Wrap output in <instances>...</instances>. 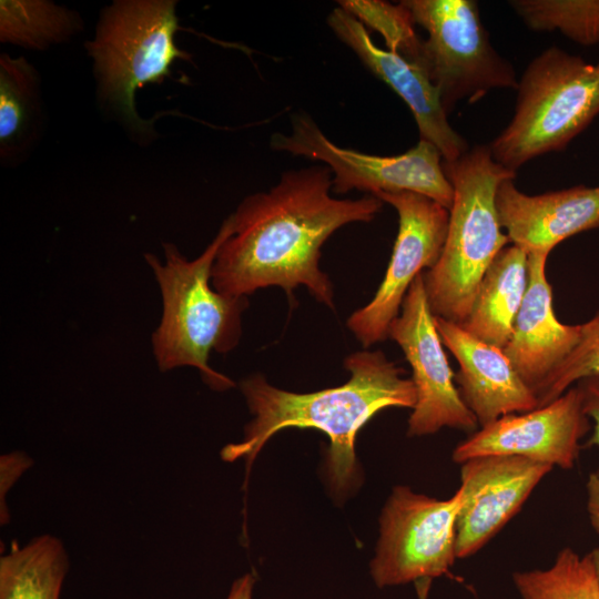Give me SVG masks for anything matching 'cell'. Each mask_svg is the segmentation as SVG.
I'll list each match as a JSON object with an SVG mask.
<instances>
[{
	"mask_svg": "<svg viewBox=\"0 0 599 599\" xmlns=\"http://www.w3.org/2000/svg\"><path fill=\"white\" fill-rule=\"evenodd\" d=\"M332 179L326 165L290 170L270 190L246 196L231 214L233 233L214 260L212 286L246 297L280 286L292 300L302 285L335 308L332 282L319 267L321 248L344 225L372 221L383 202L372 194L335 199Z\"/></svg>",
	"mask_w": 599,
	"mask_h": 599,
	"instance_id": "obj_1",
	"label": "cell"
},
{
	"mask_svg": "<svg viewBox=\"0 0 599 599\" xmlns=\"http://www.w3.org/2000/svg\"><path fill=\"white\" fill-rule=\"evenodd\" d=\"M349 379L337 387L298 394L272 386L262 374H253L240 388L254 418L244 437L221 450L225 461L245 458L247 470L265 443L287 427L316 428L331 441L327 474L336 493L347 491L356 480L355 438L378 412L389 407L414 408L416 389L412 378L382 351H359L344 359Z\"/></svg>",
	"mask_w": 599,
	"mask_h": 599,
	"instance_id": "obj_2",
	"label": "cell"
},
{
	"mask_svg": "<svg viewBox=\"0 0 599 599\" xmlns=\"http://www.w3.org/2000/svg\"><path fill=\"white\" fill-rule=\"evenodd\" d=\"M232 233L230 215L195 260L189 261L173 243L162 244L164 264L154 254H144L162 295V317L152 335L159 369L192 366L215 390L232 388L235 383L209 365L210 354H226L237 346L242 314L248 306L246 296L223 294L210 285L216 254Z\"/></svg>",
	"mask_w": 599,
	"mask_h": 599,
	"instance_id": "obj_3",
	"label": "cell"
},
{
	"mask_svg": "<svg viewBox=\"0 0 599 599\" xmlns=\"http://www.w3.org/2000/svg\"><path fill=\"white\" fill-rule=\"evenodd\" d=\"M175 0H114L105 6L85 42L102 111L139 144L156 138L154 120L140 116L135 92L172 78V65L191 61L175 41L181 29Z\"/></svg>",
	"mask_w": 599,
	"mask_h": 599,
	"instance_id": "obj_4",
	"label": "cell"
},
{
	"mask_svg": "<svg viewBox=\"0 0 599 599\" xmlns=\"http://www.w3.org/2000/svg\"><path fill=\"white\" fill-rule=\"evenodd\" d=\"M443 169L454 190L448 231L437 263L423 272V280L434 316L461 324L486 271L510 243L501 232L495 195L516 172L494 160L489 144L443 160Z\"/></svg>",
	"mask_w": 599,
	"mask_h": 599,
	"instance_id": "obj_5",
	"label": "cell"
},
{
	"mask_svg": "<svg viewBox=\"0 0 599 599\" xmlns=\"http://www.w3.org/2000/svg\"><path fill=\"white\" fill-rule=\"evenodd\" d=\"M516 90L514 115L489 144L494 160L512 172L566 149L599 114V61L547 48L527 65Z\"/></svg>",
	"mask_w": 599,
	"mask_h": 599,
	"instance_id": "obj_6",
	"label": "cell"
},
{
	"mask_svg": "<svg viewBox=\"0 0 599 599\" xmlns=\"http://www.w3.org/2000/svg\"><path fill=\"white\" fill-rule=\"evenodd\" d=\"M414 23L426 30L417 65L437 88L447 115L463 100L495 89H517L514 65L493 47L474 0H404Z\"/></svg>",
	"mask_w": 599,
	"mask_h": 599,
	"instance_id": "obj_7",
	"label": "cell"
},
{
	"mask_svg": "<svg viewBox=\"0 0 599 599\" xmlns=\"http://www.w3.org/2000/svg\"><path fill=\"white\" fill-rule=\"evenodd\" d=\"M271 149L303 156L326 165L333 175L332 191L352 190L375 195L380 192H414L428 196L446 209L454 197L453 186L443 169L439 150L428 141L397 155H373L338 146L305 113L292 116V131L274 133Z\"/></svg>",
	"mask_w": 599,
	"mask_h": 599,
	"instance_id": "obj_8",
	"label": "cell"
},
{
	"mask_svg": "<svg viewBox=\"0 0 599 599\" xmlns=\"http://www.w3.org/2000/svg\"><path fill=\"white\" fill-rule=\"evenodd\" d=\"M461 489L447 499L396 486L379 520V539L370 562L377 587L399 586L449 575L456 555Z\"/></svg>",
	"mask_w": 599,
	"mask_h": 599,
	"instance_id": "obj_9",
	"label": "cell"
},
{
	"mask_svg": "<svg viewBox=\"0 0 599 599\" xmlns=\"http://www.w3.org/2000/svg\"><path fill=\"white\" fill-rule=\"evenodd\" d=\"M398 214V233L385 276L372 301L355 311L347 327L364 348L388 338L415 278L438 261L448 231L449 210L414 192L375 194Z\"/></svg>",
	"mask_w": 599,
	"mask_h": 599,
	"instance_id": "obj_10",
	"label": "cell"
},
{
	"mask_svg": "<svg viewBox=\"0 0 599 599\" xmlns=\"http://www.w3.org/2000/svg\"><path fill=\"white\" fill-rule=\"evenodd\" d=\"M388 337L402 348L412 368L416 404L408 419V436L435 434L444 427L474 433L477 419L464 403L436 327L423 273L410 285Z\"/></svg>",
	"mask_w": 599,
	"mask_h": 599,
	"instance_id": "obj_11",
	"label": "cell"
},
{
	"mask_svg": "<svg viewBox=\"0 0 599 599\" xmlns=\"http://www.w3.org/2000/svg\"><path fill=\"white\" fill-rule=\"evenodd\" d=\"M578 385L545 406L505 415L479 427L453 450L463 464L481 456H516L532 461L573 468L580 440L590 430Z\"/></svg>",
	"mask_w": 599,
	"mask_h": 599,
	"instance_id": "obj_12",
	"label": "cell"
},
{
	"mask_svg": "<svg viewBox=\"0 0 599 599\" xmlns=\"http://www.w3.org/2000/svg\"><path fill=\"white\" fill-rule=\"evenodd\" d=\"M460 465L456 555L463 559L481 549L519 511L554 467L516 456H481Z\"/></svg>",
	"mask_w": 599,
	"mask_h": 599,
	"instance_id": "obj_13",
	"label": "cell"
},
{
	"mask_svg": "<svg viewBox=\"0 0 599 599\" xmlns=\"http://www.w3.org/2000/svg\"><path fill=\"white\" fill-rule=\"evenodd\" d=\"M327 23L364 65L408 105L420 139L434 144L443 160H456L469 150L467 141L449 124L439 92L420 67L377 47L364 24L341 7L329 13Z\"/></svg>",
	"mask_w": 599,
	"mask_h": 599,
	"instance_id": "obj_14",
	"label": "cell"
},
{
	"mask_svg": "<svg viewBox=\"0 0 599 599\" xmlns=\"http://www.w3.org/2000/svg\"><path fill=\"white\" fill-rule=\"evenodd\" d=\"M495 203L510 243L527 254H549L566 238L599 229V186L528 195L508 179L497 187Z\"/></svg>",
	"mask_w": 599,
	"mask_h": 599,
	"instance_id": "obj_15",
	"label": "cell"
},
{
	"mask_svg": "<svg viewBox=\"0 0 599 599\" xmlns=\"http://www.w3.org/2000/svg\"><path fill=\"white\" fill-rule=\"evenodd\" d=\"M435 322L444 346L458 363L455 382L479 427L538 407L535 394L502 348L473 336L457 323L437 316Z\"/></svg>",
	"mask_w": 599,
	"mask_h": 599,
	"instance_id": "obj_16",
	"label": "cell"
},
{
	"mask_svg": "<svg viewBox=\"0 0 599 599\" xmlns=\"http://www.w3.org/2000/svg\"><path fill=\"white\" fill-rule=\"evenodd\" d=\"M549 254H528V282L511 335L502 347L525 384L535 394L542 382L566 359L580 338V324L558 321L552 288L546 276Z\"/></svg>",
	"mask_w": 599,
	"mask_h": 599,
	"instance_id": "obj_17",
	"label": "cell"
},
{
	"mask_svg": "<svg viewBox=\"0 0 599 599\" xmlns=\"http://www.w3.org/2000/svg\"><path fill=\"white\" fill-rule=\"evenodd\" d=\"M45 124L41 77L23 55H0V160L22 164L38 146Z\"/></svg>",
	"mask_w": 599,
	"mask_h": 599,
	"instance_id": "obj_18",
	"label": "cell"
},
{
	"mask_svg": "<svg viewBox=\"0 0 599 599\" xmlns=\"http://www.w3.org/2000/svg\"><path fill=\"white\" fill-rule=\"evenodd\" d=\"M527 282V252L507 245L483 276L470 312L459 325L473 336L502 348L511 335Z\"/></svg>",
	"mask_w": 599,
	"mask_h": 599,
	"instance_id": "obj_19",
	"label": "cell"
},
{
	"mask_svg": "<svg viewBox=\"0 0 599 599\" xmlns=\"http://www.w3.org/2000/svg\"><path fill=\"white\" fill-rule=\"evenodd\" d=\"M69 557L60 539L41 535L0 558V599H60Z\"/></svg>",
	"mask_w": 599,
	"mask_h": 599,
	"instance_id": "obj_20",
	"label": "cell"
},
{
	"mask_svg": "<svg viewBox=\"0 0 599 599\" xmlns=\"http://www.w3.org/2000/svg\"><path fill=\"white\" fill-rule=\"evenodd\" d=\"M84 21L77 11L50 0H1L0 42L32 51L64 44Z\"/></svg>",
	"mask_w": 599,
	"mask_h": 599,
	"instance_id": "obj_21",
	"label": "cell"
},
{
	"mask_svg": "<svg viewBox=\"0 0 599 599\" xmlns=\"http://www.w3.org/2000/svg\"><path fill=\"white\" fill-rule=\"evenodd\" d=\"M514 585L522 599H599L589 556L561 549L547 569L517 571Z\"/></svg>",
	"mask_w": 599,
	"mask_h": 599,
	"instance_id": "obj_22",
	"label": "cell"
},
{
	"mask_svg": "<svg viewBox=\"0 0 599 599\" xmlns=\"http://www.w3.org/2000/svg\"><path fill=\"white\" fill-rule=\"evenodd\" d=\"M532 31H559L582 45L599 43V0H511Z\"/></svg>",
	"mask_w": 599,
	"mask_h": 599,
	"instance_id": "obj_23",
	"label": "cell"
},
{
	"mask_svg": "<svg viewBox=\"0 0 599 599\" xmlns=\"http://www.w3.org/2000/svg\"><path fill=\"white\" fill-rule=\"evenodd\" d=\"M338 3L365 28L379 32L389 51L418 63L423 39L416 33L412 14L402 1L398 4L382 0H343Z\"/></svg>",
	"mask_w": 599,
	"mask_h": 599,
	"instance_id": "obj_24",
	"label": "cell"
},
{
	"mask_svg": "<svg viewBox=\"0 0 599 599\" xmlns=\"http://www.w3.org/2000/svg\"><path fill=\"white\" fill-rule=\"evenodd\" d=\"M580 326L576 347L536 389L538 407L555 400L582 379L599 377V311Z\"/></svg>",
	"mask_w": 599,
	"mask_h": 599,
	"instance_id": "obj_25",
	"label": "cell"
},
{
	"mask_svg": "<svg viewBox=\"0 0 599 599\" xmlns=\"http://www.w3.org/2000/svg\"><path fill=\"white\" fill-rule=\"evenodd\" d=\"M32 459L23 451H12L0 458V518L1 525L9 522L4 498L20 476L32 466Z\"/></svg>",
	"mask_w": 599,
	"mask_h": 599,
	"instance_id": "obj_26",
	"label": "cell"
},
{
	"mask_svg": "<svg viewBox=\"0 0 599 599\" xmlns=\"http://www.w3.org/2000/svg\"><path fill=\"white\" fill-rule=\"evenodd\" d=\"M582 395V407L587 417L592 420V433L587 446L599 447V377H589L577 383Z\"/></svg>",
	"mask_w": 599,
	"mask_h": 599,
	"instance_id": "obj_27",
	"label": "cell"
},
{
	"mask_svg": "<svg viewBox=\"0 0 599 599\" xmlns=\"http://www.w3.org/2000/svg\"><path fill=\"white\" fill-rule=\"evenodd\" d=\"M586 489L589 519L599 534V467L589 475Z\"/></svg>",
	"mask_w": 599,
	"mask_h": 599,
	"instance_id": "obj_28",
	"label": "cell"
},
{
	"mask_svg": "<svg viewBox=\"0 0 599 599\" xmlns=\"http://www.w3.org/2000/svg\"><path fill=\"white\" fill-rule=\"evenodd\" d=\"M254 583L251 573L243 575L233 582L226 599H252Z\"/></svg>",
	"mask_w": 599,
	"mask_h": 599,
	"instance_id": "obj_29",
	"label": "cell"
},
{
	"mask_svg": "<svg viewBox=\"0 0 599 599\" xmlns=\"http://www.w3.org/2000/svg\"><path fill=\"white\" fill-rule=\"evenodd\" d=\"M588 556H589V559H590V562H591V566H592V570H593V573H595L597 587H598V590H599V547L591 550L588 554Z\"/></svg>",
	"mask_w": 599,
	"mask_h": 599,
	"instance_id": "obj_30",
	"label": "cell"
}]
</instances>
